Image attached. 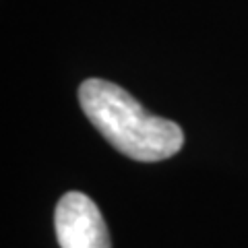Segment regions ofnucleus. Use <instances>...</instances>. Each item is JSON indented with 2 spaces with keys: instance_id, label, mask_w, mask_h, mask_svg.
<instances>
[{
  "instance_id": "f257e3e1",
  "label": "nucleus",
  "mask_w": 248,
  "mask_h": 248,
  "mask_svg": "<svg viewBox=\"0 0 248 248\" xmlns=\"http://www.w3.org/2000/svg\"><path fill=\"white\" fill-rule=\"evenodd\" d=\"M79 104L89 122L116 151L137 161H161L184 145L182 128L159 118L116 83L87 79L79 87Z\"/></svg>"
},
{
  "instance_id": "f03ea898",
  "label": "nucleus",
  "mask_w": 248,
  "mask_h": 248,
  "mask_svg": "<svg viewBox=\"0 0 248 248\" xmlns=\"http://www.w3.org/2000/svg\"><path fill=\"white\" fill-rule=\"evenodd\" d=\"M60 248H112L102 211L83 192L62 195L54 211Z\"/></svg>"
}]
</instances>
